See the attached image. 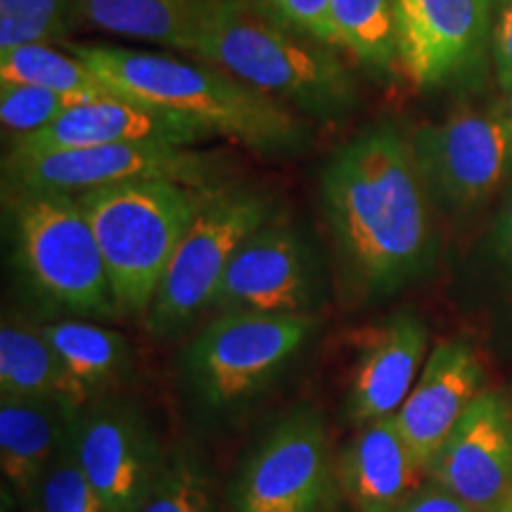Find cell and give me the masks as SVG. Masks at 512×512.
<instances>
[{
    "label": "cell",
    "instance_id": "cell-1",
    "mask_svg": "<svg viewBox=\"0 0 512 512\" xmlns=\"http://www.w3.org/2000/svg\"><path fill=\"white\" fill-rule=\"evenodd\" d=\"M320 197L344 283L358 297H392L430 271L432 197L411 140L392 124L370 126L337 147L323 166Z\"/></svg>",
    "mask_w": 512,
    "mask_h": 512
},
{
    "label": "cell",
    "instance_id": "cell-2",
    "mask_svg": "<svg viewBox=\"0 0 512 512\" xmlns=\"http://www.w3.org/2000/svg\"><path fill=\"white\" fill-rule=\"evenodd\" d=\"M64 46L119 98L188 117L211 136L230 138L266 157H294L309 147L304 119L214 64L114 43Z\"/></svg>",
    "mask_w": 512,
    "mask_h": 512
},
{
    "label": "cell",
    "instance_id": "cell-3",
    "mask_svg": "<svg viewBox=\"0 0 512 512\" xmlns=\"http://www.w3.org/2000/svg\"><path fill=\"white\" fill-rule=\"evenodd\" d=\"M192 55L320 124L347 119L358 105L337 48L283 27L249 0H202Z\"/></svg>",
    "mask_w": 512,
    "mask_h": 512
},
{
    "label": "cell",
    "instance_id": "cell-4",
    "mask_svg": "<svg viewBox=\"0 0 512 512\" xmlns=\"http://www.w3.org/2000/svg\"><path fill=\"white\" fill-rule=\"evenodd\" d=\"M204 192L176 181H133L76 195L100 245L119 313L143 316L150 309Z\"/></svg>",
    "mask_w": 512,
    "mask_h": 512
},
{
    "label": "cell",
    "instance_id": "cell-5",
    "mask_svg": "<svg viewBox=\"0 0 512 512\" xmlns=\"http://www.w3.org/2000/svg\"><path fill=\"white\" fill-rule=\"evenodd\" d=\"M316 325L313 313H219L183 354L192 399L211 413L247 406L292 366Z\"/></svg>",
    "mask_w": 512,
    "mask_h": 512
},
{
    "label": "cell",
    "instance_id": "cell-6",
    "mask_svg": "<svg viewBox=\"0 0 512 512\" xmlns=\"http://www.w3.org/2000/svg\"><path fill=\"white\" fill-rule=\"evenodd\" d=\"M12 233L19 268L34 290L69 313L119 316L105 259L76 195H12Z\"/></svg>",
    "mask_w": 512,
    "mask_h": 512
},
{
    "label": "cell",
    "instance_id": "cell-7",
    "mask_svg": "<svg viewBox=\"0 0 512 512\" xmlns=\"http://www.w3.org/2000/svg\"><path fill=\"white\" fill-rule=\"evenodd\" d=\"M273 219V202L249 185L207 190L145 313L147 330L171 337L207 311L223 273L254 230Z\"/></svg>",
    "mask_w": 512,
    "mask_h": 512
},
{
    "label": "cell",
    "instance_id": "cell-8",
    "mask_svg": "<svg viewBox=\"0 0 512 512\" xmlns=\"http://www.w3.org/2000/svg\"><path fill=\"white\" fill-rule=\"evenodd\" d=\"M221 162L214 155L164 143H121L81 147V150L43 152V155H5V190L64 192L81 195L95 188L133 181H176L207 188Z\"/></svg>",
    "mask_w": 512,
    "mask_h": 512
},
{
    "label": "cell",
    "instance_id": "cell-9",
    "mask_svg": "<svg viewBox=\"0 0 512 512\" xmlns=\"http://www.w3.org/2000/svg\"><path fill=\"white\" fill-rule=\"evenodd\" d=\"M328 430L318 411L294 408L252 448L235 479L233 512H323L332 482Z\"/></svg>",
    "mask_w": 512,
    "mask_h": 512
},
{
    "label": "cell",
    "instance_id": "cell-10",
    "mask_svg": "<svg viewBox=\"0 0 512 512\" xmlns=\"http://www.w3.org/2000/svg\"><path fill=\"white\" fill-rule=\"evenodd\" d=\"M411 150L432 204L470 214L494 197L512 169V150L496 105L463 107L411 136Z\"/></svg>",
    "mask_w": 512,
    "mask_h": 512
},
{
    "label": "cell",
    "instance_id": "cell-11",
    "mask_svg": "<svg viewBox=\"0 0 512 512\" xmlns=\"http://www.w3.org/2000/svg\"><path fill=\"white\" fill-rule=\"evenodd\" d=\"M72 444L83 475L112 512H138L166 460L150 422L126 401H88L72 418Z\"/></svg>",
    "mask_w": 512,
    "mask_h": 512
},
{
    "label": "cell",
    "instance_id": "cell-12",
    "mask_svg": "<svg viewBox=\"0 0 512 512\" xmlns=\"http://www.w3.org/2000/svg\"><path fill=\"white\" fill-rule=\"evenodd\" d=\"M320 302L323 280L316 254L302 230L273 216L235 252L209 309L313 313Z\"/></svg>",
    "mask_w": 512,
    "mask_h": 512
},
{
    "label": "cell",
    "instance_id": "cell-13",
    "mask_svg": "<svg viewBox=\"0 0 512 512\" xmlns=\"http://www.w3.org/2000/svg\"><path fill=\"white\" fill-rule=\"evenodd\" d=\"M496 0H396L399 62L418 86L465 74L494 31Z\"/></svg>",
    "mask_w": 512,
    "mask_h": 512
},
{
    "label": "cell",
    "instance_id": "cell-14",
    "mask_svg": "<svg viewBox=\"0 0 512 512\" xmlns=\"http://www.w3.org/2000/svg\"><path fill=\"white\" fill-rule=\"evenodd\" d=\"M427 479L475 512L512 496V403L484 389L434 456Z\"/></svg>",
    "mask_w": 512,
    "mask_h": 512
},
{
    "label": "cell",
    "instance_id": "cell-15",
    "mask_svg": "<svg viewBox=\"0 0 512 512\" xmlns=\"http://www.w3.org/2000/svg\"><path fill=\"white\" fill-rule=\"evenodd\" d=\"M211 133L197 121L126 98L88 100L72 107L53 124L15 138L8 155L29 157L43 152L121 143H164L195 147Z\"/></svg>",
    "mask_w": 512,
    "mask_h": 512
},
{
    "label": "cell",
    "instance_id": "cell-16",
    "mask_svg": "<svg viewBox=\"0 0 512 512\" xmlns=\"http://www.w3.org/2000/svg\"><path fill=\"white\" fill-rule=\"evenodd\" d=\"M484 368L465 339H448L432 349L411 394L394 415L418 463L430 470L467 408L484 392Z\"/></svg>",
    "mask_w": 512,
    "mask_h": 512
},
{
    "label": "cell",
    "instance_id": "cell-17",
    "mask_svg": "<svg viewBox=\"0 0 512 512\" xmlns=\"http://www.w3.org/2000/svg\"><path fill=\"white\" fill-rule=\"evenodd\" d=\"M427 361V328L411 311L394 313L361 342L347 394L351 425L394 418Z\"/></svg>",
    "mask_w": 512,
    "mask_h": 512
},
{
    "label": "cell",
    "instance_id": "cell-18",
    "mask_svg": "<svg viewBox=\"0 0 512 512\" xmlns=\"http://www.w3.org/2000/svg\"><path fill=\"white\" fill-rule=\"evenodd\" d=\"M335 472L356 512H394L427 477L394 418L358 427L339 451Z\"/></svg>",
    "mask_w": 512,
    "mask_h": 512
},
{
    "label": "cell",
    "instance_id": "cell-19",
    "mask_svg": "<svg viewBox=\"0 0 512 512\" xmlns=\"http://www.w3.org/2000/svg\"><path fill=\"white\" fill-rule=\"evenodd\" d=\"M74 413L53 401L3 394L0 399V465L15 501L31 508L43 477L67 439Z\"/></svg>",
    "mask_w": 512,
    "mask_h": 512
},
{
    "label": "cell",
    "instance_id": "cell-20",
    "mask_svg": "<svg viewBox=\"0 0 512 512\" xmlns=\"http://www.w3.org/2000/svg\"><path fill=\"white\" fill-rule=\"evenodd\" d=\"M0 392L53 401L79 413L93 396L69 373L38 325L5 318L0 328Z\"/></svg>",
    "mask_w": 512,
    "mask_h": 512
},
{
    "label": "cell",
    "instance_id": "cell-21",
    "mask_svg": "<svg viewBox=\"0 0 512 512\" xmlns=\"http://www.w3.org/2000/svg\"><path fill=\"white\" fill-rule=\"evenodd\" d=\"M202 0H74V27L190 53Z\"/></svg>",
    "mask_w": 512,
    "mask_h": 512
},
{
    "label": "cell",
    "instance_id": "cell-22",
    "mask_svg": "<svg viewBox=\"0 0 512 512\" xmlns=\"http://www.w3.org/2000/svg\"><path fill=\"white\" fill-rule=\"evenodd\" d=\"M38 328L91 396L119 384L131 370V344L117 330L88 320H57Z\"/></svg>",
    "mask_w": 512,
    "mask_h": 512
},
{
    "label": "cell",
    "instance_id": "cell-23",
    "mask_svg": "<svg viewBox=\"0 0 512 512\" xmlns=\"http://www.w3.org/2000/svg\"><path fill=\"white\" fill-rule=\"evenodd\" d=\"M0 83H29L83 100L119 98L79 57L50 43H29L0 53Z\"/></svg>",
    "mask_w": 512,
    "mask_h": 512
},
{
    "label": "cell",
    "instance_id": "cell-24",
    "mask_svg": "<svg viewBox=\"0 0 512 512\" xmlns=\"http://www.w3.org/2000/svg\"><path fill=\"white\" fill-rule=\"evenodd\" d=\"M337 48L349 50L370 69H389L399 60L396 0H332Z\"/></svg>",
    "mask_w": 512,
    "mask_h": 512
},
{
    "label": "cell",
    "instance_id": "cell-25",
    "mask_svg": "<svg viewBox=\"0 0 512 512\" xmlns=\"http://www.w3.org/2000/svg\"><path fill=\"white\" fill-rule=\"evenodd\" d=\"M74 0H0V53L29 43H67Z\"/></svg>",
    "mask_w": 512,
    "mask_h": 512
},
{
    "label": "cell",
    "instance_id": "cell-26",
    "mask_svg": "<svg viewBox=\"0 0 512 512\" xmlns=\"http://www.w3.org/2000/svg\"><path fill=\"white\" fill-rule=\"evenodd\" d=\"M76 415V413H74ZM29 512H112L88 477L83 475L72 444V425L67 439L43 477Z\"/></svg>",
    "mask_w": 512,
    "mask_h": 512
},
{
    "label": "cell",
    "instance_id": "cell-27",
    "mask_svg": "<svg viewBox=\"0 0 512 512\" xmlns=\"http://www.w3.org/2000/svg\"><path fill=\"white\" fill-rule=\"evenodd\" d=\"M138 512H214L204 467L188 453L171 456Z\"/></svg>",
    "mask_w": 512,
    "mask_h": 512
},
{
    "label": "cell",
    "instance_id": "cell-28",
    "mask_svg": "<svg viewBox=\"0 0 512 512\" xmlns=\"http://www.w3.org/2000/svg\"><path fill=\"white\" fill-rule=\"evenodd\" d=\"M81 102L88 100L29 83H0V121L15 138L41 131Z\"/></svg>",
    "mask_w": 512,
    "mask_h": 512
},
{
    "label": "cell",
    "instance_id": "cell-29",
    "mask_svg": "<svg viewBox=\"0 0 512 512\" xmlns=\"http://www.w3.org/2000/svg\"><path fill=\"white\" fill-rule=\"evenodd\" d=\"M275 22L283 27L297 31L325 46L337 48L335 27H332L330 3L332 0H249Z\"/></svg>",
    "mask_w": 512,
    "mask_h": 512
},
{
    "label": "cell",
    "instance_id": "cell-30",
    "mask_svg": "<svg viewBox=\"0 0 512 512\" xmlns=\"http://www.w3.org/2000/svg\"><path fill=\"white\" fill-rule=\"evenodd\" d=\"M494 62L496 79L503 93L512 91V0H501L494 19Z\"/></svg>",
    "mask_w": 512,
    "mask_h": 512
},
{
    "label": "cell",
    "instance_id": "cell-31",
    "mask_svg": "<svg viewBox=\"0 0 512 512\" xmlns=\"http://www.w3.org/2000/svg\"><path fill=\"white\" fill-rule=\"evenodd\" d=\"M394 512H475L432 479L418 486Z\"/></svg>",
    "mask_w": 512,
    "mask_h": 512
},
{
    "label": "cell",
    "instance_id": "cell-32",
    "mask_svg": "<svg viewBox=\"0 0 512 512\" xmlns=\"http://www.w3.org/2000/svg\"><path fill=\"white\" fill-rule=\"evenodd\" d=\"M496 249L505 268L512 273V192L496 221Z\"/></svg>",
    "mask_w": 512,
    "mask_h": 512
},
{
    "label": "cell",
    "instance_id": "cell-33",
    "mask_svg": "<svg viewBox=\"0 0 512 512\" xmlns=\"http://www.w3.org/2000/svg\"><path fill=\"white\" fill-rule=\"evenodd\" d=\"M496 110H498V114H501V119H503V124H505V128H508V138H510V150H512V91H508V93H503V100L498 102L496 105Z\"/></svg>",
    "mask_w": 512,
    "mask_h": 512
},
{
    "label": "cell",
    "instance_id": "cell-34",
    "mask_svg": "<svg viewBox=\"0 0 512 512\" xmlns=\"http://www.w3.org/2000/svg\"><path fill=\"white\" fill-rule=\"evenodd\" d=\"M484 512H512V496H508L505 501H501L498 505H494V508H489Z\"/></svg>",
    "mask_w": 512,
    "mask_h": 512
},
{
    "label": "cell",
    "instance_id": "cell-35",
    "mask_svg": "<svg viewBox=\"0 0 512 512\" xmlns=\"http://www.w3.org/2000/svg\"><path fill=\"white\" fill-rule=\"evenodd\" d=\"M323 512H332V510H323Z\"/></svg>",
    "mask_w": 512,
    "mask_h": 512
}]
</instances>
